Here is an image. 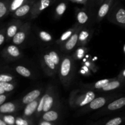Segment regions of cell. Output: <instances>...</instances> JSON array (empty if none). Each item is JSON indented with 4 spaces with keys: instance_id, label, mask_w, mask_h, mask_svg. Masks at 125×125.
Wrapping results in <instances>:
<instances>
[{
    "instance_id": "cell-1",
    "label": "cell",
    "mask_w": 125,
    "mask_h": 125,
    "mask_svg": "<svg viewBox=\"0 0 125 125\" xmlns=\"http://www.w3.org/2000/svg\"><path fill=\"white\" fill-rule=\"evenodd\" d=\"M38 106H39V103L36 100L28 104L26 107L24 109V117L26 118L30 117L35 111H37Z\"/></svg>"
},
{
    "instance_id": "cell-2",
    "label": "cell",
    "mask_w": 125,
    "mask_h": 125,
    "mask_svg": "<svg viewBox=\"0 0 125 125\" xmlns=\"http://www.w3.org/2000/svg\"><path fill=\"white\" fill-rule=\"evenodd\" d=\"M40 91L39 90H34L29 92V94H27L26 96H24L23 98V103L24 104L30 103L32 101L36 100V99L40 96Z\"/></svg>"
},
{
    "instance_id": "cell-3",
    "label": "cell",
    "mask_w": 125,
    "mask_h": 125,
    "mask_svg": "<svg viewBox=\"0 0 125 125\" xmlns=\"http://www.w3.org/2000/svg\"><path fill=\"white\" fill-rule=\"evenodd\" d=\"M71 69V61L69 58L63 60L61 67V74L62 76L65 77L69 74Z\"/></svg>"
},
{
    "instance_id": "cell-4",
    "label": "cell",
    "mask_w": 125,
    "mask_h": 125,
    "mask_svg": "<svg viewBox=\"0 0 125 125\" xmlns=\"http://www.w3.org/2000/svg\"><path fill=\"white\" fill-rule=\"evenodd\" d=\"M59 114L55 111H50L45 112L42 115L43 120L49 122H54L59 119Z\"/></svg>"
},
{
    "instance_id": "cell-5",
    "label": "cell",
    "mask_w": 125,
    "mask_h": 125,
    "mask_svg": "<svg viewBox=\"0 0 125 125\" xmlns=\"http://www.w3.org/2000/svg\"><path fill=\"white\" fill-rule=\"evenodd\" d=\"M125 106V98H121L110 103L107 106L109 111H114L122 108Z\"/></svg>"
},
{
    "instance_id": "cell-6",
    "label": "cell",
    "mask_w": 125,
    "mask_h": 125,
    "mask_svg": "<svg viewBox=\"0 0 125 125\" xmlns=\"http://www.w3.org/2000/svg\"><path fill=\"white\" fill-rule=\"evenodd\" d=\"M15 105L10 102L2 104L0 106V112L1 114H10L15 111Z\"/></svg>"
},
{
    "instance_id": "cell-7",
    "label": "cell",
    "mask_w": 125,
    "mask_h": 125,
    "mask_svg": "<svg viewBox=\"0 0 125 125\" xmlns=\"http://www.w3.org/2000/svg\"><path fill=\"white\" fill-rule=\"evenodd\" d=\"M106 100L103 97H99L96 99H94L90 103V108L91 109L95 110L100 109L104 106L106 104Z\"/></svg>"
},
{
    "instance_id": "cell-8",
    "label": "cell",
    "mask_w": 125,
    "mask_h": 125,
    "mask_svg": "<svg viewBox=\"0 0 125 125\" xmlns=\"http://www.w3.org/2000/svg\"><path fill=\"white\" fill-rule=\"evenodd\" d=\"M95 95L93 92L92 91H89L86 93L85 95V97L80 102V103L79 104V106H84L85 105L88 104L89 103H90L93 100L95 99Z\"/></svg>"
},
{
    "instance_id": "cell-9",
    "label": "cell",
    "mask_w": 125,
    "mask_h": 125,
    "mask_svg": "<svg viewBox=\"0 0 125 125\" xmlns=\"http://www.w3.org/2000/svg\"><path fill=\"white\" fill-rule=\"evenodd\" d=\"M78 35L77 34H74L70 38L69 40L67 41V42L66 43L65 47L66 49L68 50H72L73 48L74 47V46L76 45V44L77 43V42H78Z\"/></svg>"
},
{
    "instance_id": "cell-10",
    "label": "cell",
    "mask_w": 125,
    "mask_h": 125,
    "mask_svg": "<svg viewBox=\"0 0 125 125\" xmlns=\"http://www.w3.org/2000/svg\"><path fill=\"white\" fill-rule=\"evenodd\" d=\"M53 101L54 100L52 96H49V95H47V96H46L45 99L43 108V112L44 113L51 110L52 104H53Z\"/></svg>"
},
{
    "instance_id": "cell-11",
    "label": "cell",
    "mask_w": 125,
    "mask_h": 125,
    "mask_svg": "<svg viewBox=\"0 0 125 125\" xmlns=\"http://www.w3.org/2000/svg\"><path fill=\"white\" fill-rule=\"evenodd\" d=\"M29 10H30V6L28 5H24L16 10L15 15L18 17H22L25 15L29 12Z\"/></svg>"
},
{
    "instance_id": "cell-12",
    "label": "cell",
    "mask_w": 125,
    "mask_h": 125,
    "mask_svg": "<svg viewBox=\"0 0 125 125\" xmlns=\"http://www.w3.org/2000/svg\"><path fill=\"white\" fill-rule=\"evenodd\" d=\"M25 34L23 32H18L13 37V42L15 44L19 45V44H21V43H23V42L25 39Z\"/></svg>"
},
{
    "instance_id": "cell-13",
    "label": "cell",
    "mask_w": 125,
    "mask_h": 125,
    "mask_svg": "<svg viewBox=\"0 0 125 125\" xmlns=\"http://www.w3.org/2000/svg\"><path fill=\"white\" fill-rule=\"evenodd\" d=\"M120 85V82L117 81L112 82H109V83L103 88V90H104V91H109V90L117 89V88H118Z\"/></svg>"
},
{
    "instance_id": "cell-14",
    "label": "cell",
    "mask_w": 125,
    "mask_h": 125,
    "mask_svg": "<svg viewBox=\"0 0 125 125\" xmlns=\"http://www.w3.org/2000/svg\"><path fill=\"white\" fill-rule=\"evenodd\" d=\"M16 71L18 74L24 77H29L31 76V72L23 66H18L16 68Z\"/></svg>"
},
{
    "instance_id": "cell-15",
    "label": "cell",
    "mask_w": 125,
    "mask_h": 125,
    "mask_svg": "<svg viewBox=\"0 0 125 125\" xmlns=\"http://www.w3.org/2000/svg\"><path fill=\"white\" fill-rule=\"evenodd\" d=\"M116 19L120 23H125V10L124 9H120L116 14Z\"/></svg>"
},
{
    "instance_id": "cell-16",
    "label": "cell",
    "mask_w": 125,
    "mask_h": 125,
    "mask_svg": "<svg viewBox=\"0 0 125 125\" xmlns=\"http://www.w3.org/2000/svg\"><path fill=\"white\" fill-rule=\"evenodd\" d=\"M7 51L10 56L13 57H18L20 56V51L18 48L13 45H10L7 48Z\"/></svg>"
},
{
    "instance_id": "cell-17",
    "label": "cell",
    "mask_w": 125,
    "mask_h": 125,
    "mask_svg": "<svg viewBox=\"0 0 125 125\" xmlns=\"http://www.w3.org/2000/svg\"><path fill=\"white\" fill-rule=\"evenodd\" d=\"M109 9V6L108 4H104L101 7H100L98 11V15L100 17H104L108 12Z\"/></svg>"
},
{
    "instance_id": "cell-18",
    "label": "cell",
    "mask_w": 125,
    "mask_h": 125,
    "mask_svg": "<svg viewBox=\"0 0 125 125\" xmlns=\"http://www.w3.org/2000/svg\"><path fill=\"white\" fill-rule=\"evenodd\" d=\"M44 60H45V62L46 63V64L47 65L48 67H49L51 69L54 70L55 68V65L56 64L54 63V62L52 61V60L51 59V58L50 57V55L49 54H45L44 56Z\"/></svg>"
},
{
    "instance_id": "cell-19",
    "label": "cell",
    "mask_w": 125,
    "mask_h": 125,
    "mask_svg": "<svg viewBox=\"0 0 125 125\" xmlns=\"http://www.w3.org/2000/svg\"><path fill=\"white\" fill-rule=\"evenodd\" d=\"M88 18H89L88 16L84 12H80L77 16L78 22L81 24H84V23H86L87 21L88 20Z\"/></svg>"
},
{
    "instance_id": "cell-20",
    "label": "cell",
    "mask_w": 125,
    "mask_h": 125,
    "mask_svg": "<svg viewBox=\"0 0 125 125\" xmlns=\"http://www.w3.org/2000/svg\"><path fill=\"white\" fill-rule=\"evenodd\" d=\"M0 87H2L5 90V92H10L14 89V87L12 84H10L7 82H0Z\"/></svg>"
},
{
    "instance_id": "cell-21",
    "label": "cell",
    "mask_w": 125,
    "mask_h": 125,
    "mask_svg": "<svg viewBox=\"0 0 125 125\" xmlns=\"http://www.w3.org/2000/svg\"><path fill=\"white\" fill-rule=\"evenodd\" d=\"M123 120L121 117H115L109 120L104 125H120L122 124Z\"/></svg>"
},
{
    "instance_id": "cell-22",
    "label": "cell",
    "mask_w": 125,
    "mask_h": 125,
    "mask_svg": "<svg viewBox=\"0 0 125 125\" xmlns=\"http://www.w3.org/2000/svg\"><path fill=\"white\" fill-rule=\"evenodd\" d=\"M17 27L15 25H11L7 29V34L9 37H13L17 34Z\"/></svg>"
},
{
    "instance_id": "cell-23",
    "label": "cell",
    "mask_w": 125,
    "mask_h": 125,
    "mask_svg": "<svg viewBox=\"0 0 125 125\" xmlns=\"http://www.w3.org/2000/svg\"><path fill=\"white\" fill-rule=\"evenodd\" d=\"M7 125H16V120H15V118L12 115H5L2 118Z\"/></svg>"
},
{
    "instance_id": "cell-24",
    "label": "cell",
    "mask_w": 125,
    "mask_h": 125,
    "mask_svg": "<svg viewBox=\"0 0 125 125\" xmlns=\"http://www.w3.org/2000/svg\"><path fill=\"white\" fill-rule=\"evenodd\" d=\"M109 82V81L108 79H102V80L98 81L95 84V87L96 89H103Z\"/></svg>"
},
{
    "instance_id": "cell-25",
    "label": "cell",
    "mask_w": 125,
    "mask_h": 125,
    "mask_svg": "<svg viewBox=\"0 0 125 125\" xmlns=\"http://www.w3.org/2000/svg\"><path fill=\"white\" fill-rule=\"evenodd\" d=\"M39 35H40V38H41L43 40H44V41L49 42L50 41V40H51V39H52L51 35H50L49 33L45 31L40 32V34H39Z\"/></svg>"
},
{
    "instance_id": "cell-26",
    "label": "cell",
    "mask_w": 125,
    "mask_h": 125,
    "mask_svg": "<svg viewBox=\"0 0 125 125\" xmlns=\"http://www.w3.org/2000/svg\"><path fill=\"white\" fill-rule=\"evenodd\" d=\"M49 55H50V57L52 60V61L54 62L55 64L58 65L59 63V57L55 51H51V52H50Z\"/></svg>"
},
{
    "instance_id": "cell-27",
    "label": "cell",
    "mask_w": 125,
    "mask_h": 125,
    "mask_svg": "<svg viewBox=\"0 0 125 125\" xmlns=\"http://www.w3.org/2000/svg\"><path fill=\"white\" fill-rule=\"evenodd\" d=\"M24 0H14L11 5V9L12 10H17L20 7V6L22 4Z\"/></svg>"
},
{
    "instance_id": "cell-28",
    "label": "cell",
    "mask_w": 125,
    "mask_h": 125,
    "mask_svg": "<svg viewBox=\"0 0 125 125\" xmlns=\"http://www.w3.org/2000/svg\"><path fill=\"white\" fill-rule=\"evenodd\" d=\"M47 96V95H45L40 99V101L39 103V106H38L37 109V112L38 114L40 113V112H43V105H44V102H45V99L46 98V96Z\"/></svg>"
},
{
    "instance_id": "cell-29",
    "label": "cell",
    "mask_w": 125,
    "mask_h": 125,
    "mask_svg": "<svg viewBox=\"0 0 125 125\" xmlns=\"http://www.w3.org/2000/svg\"><path fill=\"white\" fill-rule=\"evenodd\" d=\"M66 9V6L65 3H61L59 5H58L56 8V12L57 14L62 15L64 13L65 10Z\"/></svg>"
},
{
    "instance_id": "cell-30",
    "label": "cell",
    "mask_w": 125,
    "mask_h": 125,
    "mask_svg": "<svg viewBox=\"0 0 125 125\" xmlns=\"http://www.w3.org/2000/svg\"><path fill=\"white\" fill-rule=\"evenodd\" d=\"M50 0H41V2H40V6L39 8V10L41 11L46 9L50 5Z\"/></svg>"
},
{
    "instance_id": "cell-31",
    "label": "cell",
    "mask_w": 125,
    "mask_h": 125,
    "mask_svg": "<svg viewBox=\"0 0 125 125\" xmlns=\"http://www.w3.org/2000/svg\"><path fill=\"white\" fill-rule=\"evenodd\" d=\"M13 79L12 76L6 74H1L0 75V82H10Z\"/></svg>"
},
{
    "instance_id": "cell-32",
    "label": "cell",
    "mask_w": 125,
    "mask_h": 125,
    "mask_svg": "<svg viewBox=\"0 0 125 125\" xmlns=\"http://www.w3.org/2000/svg\"><path fill=\"white\" fill-rule=\"evenodd\" d=\"M89 32L87 31H82L79 35V40L80 41H84L89 37Z\"/></svg>"
},
{
    "instance_id": "cell-33",
    "label": "cell",
    "mask_w": 125,
    "mask_h": 125,
    "mask_svg": "<svg viewBox=\"0 0 125 125\" xmlns=\"http://www.w3.org/2000/svg\"><path fill=\"white\" fill-rule=\"evenodd\" d=\"M6 7L5 6L3 2H0V17L2 18L4 15H5L6 13Z\"/></svg>"
},
{
    "instance_id": "cell-34",
    "label": "cell",
    "mask_w": 125,
    "mask_h": 125,
    "mask_svg": "<svg viewBox=\"0 0 125 125\" xmlns=\"http://www.w3.org/2000/svg\"><path fill=\"white\" fill-rule=\"evenodd\" d=\"M16 125H30L29 122L26 120L18 118L16 120Z\"/></svg>"
},
{
    "instance_id": "cell-35",
    "label": "cell",
    "mask_w": 125,
    "mask_h": 125,
    "mask_svg": "<svg viewBox=\"0 0 125 125\" xmlns=\"http://www.w3.org/2000/svg\"><path fill=\"white\" fill-rule=\"evenodd\" d=\"M72 31H67L66 32H65L63 35L61 37V40H65L66 39H67L68 38H69L70 37V35H72Z\"/></svg>"
},
{
    "instance_id": "cell-36",
    "label": "cell",
    "mask_w": 125,
    "mask_h": 125,
    "mask_svg": "<svg viewBox=\"0 0 125 125\" xmlns=\"http://www.w3.org/2000/svg\"><path fill=\"white\" fill-rule=\"evenodd\" d=\"M54 125V124H52V122H46V121L45 120H42L39 122V125Z\"/></svg>"
},
{
    "instance_id": "cell-37",
    "label": "cell",
    "mask_w": 125,
    "mask_h": 125,
    "mask_svg": "<svg viewBox=\"0 0 125 125\" xmlns=\"http://www.w3.org/2000/svg\"><path fill=\"white\" fill-rule=\"evenodd\" d=\"M6 99V96H5V95H4L3 94L0 95V104L2 105V104H4Z\"/></svg>"
},
{
    "instance_id": "cell-38",
    "label": "cell",
    "mask_w": 125,
    "mask_h": 125,
    "mask_svg": "<svg viewBox=\"0 0 125 125\" xmlns=\"http://www.w3.org/2000/svg\"><path fill=\"white\" fill-rule=\"evenodd\" d=\"M4 41V37L2 34H0V45H2Z\"/></svg>"
},
{
    "instance_id": "cell-39",
    "label": "cell",
    "mask_w": 125,
    "mask_h": 125,
    "mask_svg": "<svg viewBox=\"0 0 125 125\" xmlns=\"http://www.w3.org/2000/svg\"><path fill=\"white\" fill-rule=\"evenodd\" d=\"M0 125H7V123H6V122L2 119V118H1V120H0Z\"/></svg>"
},
{
    "instance_id": "cell-40",
    "label": "cell",
    "mask_w": 125,
    "mask_h": 125,
    "mask_svg": "<svg viewBox=\"0 0 125 125\" xmlns=\"http://www.w3.org/2000/svg\"><path fill=\"white\" fill-rule=\"evenodd\" d=\"M124 75L125 76V72H124Z\"/></svg>"
}]
</instances>
